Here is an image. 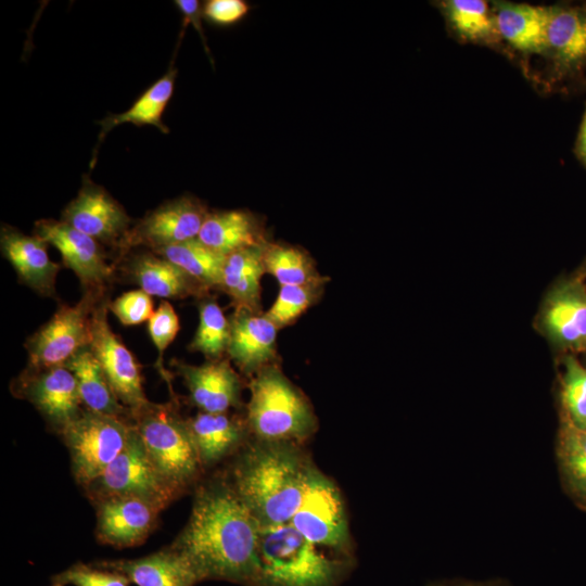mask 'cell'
Returning a JSON list of instances; mask_svg holds the SVG:
<instances>
[{
    "label": "cell",
    "instance_id": "1",
    "mask_svg": "<svg viewBox=\"0 0 586 586\" xmlns=\"http://www.w3.org/2000/svg\"><path fill=\"white\" fill-rule=\"evenodd\" d=\"M260 526L231 485L212 483L198 493L189 521L170 548L199 582L224 579L258 586Z\"/></svg>",
    "mask_w": 586,
    "mask_h": 586
},
{
    "label": "cell",
    "instance_id": "2",
    "mask_svg": "<svg viewBox=\"0 0 586 586\" xmlns=\"http://www.w3.org/2000/svg\"><path fill=\"white\" fill-rule=\"evenodd\" d=\"M313 466L296 443L257 440L235 462L231 486L260 528L288 524Z\"/></svg>",
    "mask_w": 586,
    "mask_h": 586
},
{
    "label": "cell",
    "instance_id": "3",
    "mask_svg": "<svg viewBox=\"0 0 586 586\" xmlns=\"http://www.w3.org/2000/svg\"><path fill=\"white\" fill-rule=\"evenodd\" d=\"M258 563V586H336L347 568L290 523L260 528Z\"/></svg>",
    "mask_w": 586,
    "mask_h": 586
},
{
    "label": "cell",
    "instance_id": "4",
    "mask_svg": "<svg viewBox=\"0 0 586 586\" xmlns=\"http://www.w3.org/2000/svg\"><path fill=\"white\" fill-rule=\"evenodd\" d=\"M247 428L257 440L301 443L317 426L308 399L273 364L250 383Z\"/></svg>",
    "mask_w": 586,
    "mask_h": 586
},
{
    "label": "cell",
    "instance_id": "5",
    "mask_svg": "<svg viewBox=\"0 0 586 586\" xmlns=\"http://www.w3.org/2000/svg\"><path fill=\"white\" fill-rule=\"evenodd\" d=\"M135 428L163 479L178 493L202 468L188 424L169 405L149 403L133 412Z\"/></svg>",
    "mask_w": 586,
    "mask_h": 586
},
{
    "label": "cell",
    "instance_id": "6",
    "mask_svg": "<svg viewBox=\"0 0 586 586\" xmlns=\"http://www.w3.org/2000/svg\"><path fill=\"white\" fill-rule=\"evenodd\" d=\"M104 297L105 291H84L75 305L60 304L52 317L26 340V370L64 366L79 351L89 347L91 316Z\"/></svg>",
    "mask_w": 586,
    "mask_h": 586
},
{
    "label": "cell",
    "instance_id": "7",
    "mask_svg": "<svg viewBox=\"0 0 586 586\" xmlns=\"http://www.w3.org/2000/svg\"><path fill=\"white\" fill-rule=\"evenodd\" d=\"M131 428L124 418L84 409L61 430L81 485L88 486L122 453Z\"/></svg>",
    "mask_w": 586,
    "mask_h": 586
},
{
    "label": "cell",
    "instance_id": "8",
    "mask_svg": "<svg viewBox=\"0 0 586 586\" xmlns=\"http://www.w3.org/2000/svg\"><path fill=\"white\" fill-rule=\"evenodd\" d=\"M86 487L97 500L133 496L151 501L161 509L179 494L152 463L133 424L122 453Z\"/></svg>",
    "mask_w": 586,
    "mask_h": 586
},
{
    "label": "cell",
    "instance_id": "9",
    "mask_svg": "<svg viewBox=\"0 0 586 586\" xmlns=\"http://www.w3.org/2000/svg\"><path fill=\"white\" fill-rule=\"evenodd\" d=\"M208 213L206 205L193 195L164 202L132 224L115 249L116 260H122L136 247L153 252L198 238Z\"/></svg>",
    "mask_w": 586,
    "mask_h": 586
},
{
    "label": "cell",
    "instance_id": "10",
    "mask_svg": "<svg viewBox=\"0 0 586 586\" xmlns=\"http://www.w3.org/2000/svg\"><path fill=\"white\" fill-rule=\"evenodd\" d=\"M290 524L317 546L340 551L349 547L344 500L333 481L311 467L298 509Z\"/></svg>",
    "mask_w": 586,
    "mask_h": 586
},
{
    "label": "cell",
    "instance_id": "11",
    "mask_svg": "<svg viewBox=\"0 0 586 586\" xmlns=\"http://www.w3.org/2000/svg\"><path fill=\"white\" fill-rule=\"evenodd\" d=\"M109 300L104 297L91 316L90 349L98 359L117 399L130 415L146 406L140 365L113 332L107 320Z\"/></svg>",
    "mask_w": 586,
    "mask_h": 586
},
{
    "label": "cell",
    "instance_id": "12",
    "mask_svg": "<svg viewBox=\"0 0 586 586\" xmlns=\"http://www.w3.org/2000/svg\"><path fill=\"white\" fill-rule=\"evenodd\" d=\"M61 254L65 267L79 279L84 291H106L114 266L106 262L102 244L63 220L40 219L34 233Z\"/></svg>",
    "mask_w": 586,
    "mask_h": 586
},
{
    "label": "cell",
    "instance_id": "13",
    "mask_svg": "<svg viewBox=\"0 0 586 586\" xmlns=\"http://www.w3.org/2000/svg\"><path fill=\"white\" fill-rule=\"evenodd\" d=\"M61 220L114 250L132 226L123 205L88 176L63 209Z\"/></svg>",
    "mask_w": 586,
    "mask_h": 586
},
{
    "label": "cell",
    "instance_id": "14",
    "mask_svg": "<svg viewBox=\"0 0 586 586\" xmlns=\"http://www.w3.org/2000/svg\"><path fill=\"white\" fill-rule=\"evenodd\" d=\"M21 390L60 431L82 411L77 380L65 366L37 371L25 370L21 379Z\"/></svg>",
    "mask_w": 586,
    "mask_h": 586
},
{
    "label": "cell",
    "instance_id": "15",
    "mask_svg": "<svg viewBox=\"0 0 586 586\" xmlns=\"http://www.w3.org/2000/svg\"><path fill=\"white\" fill-rule=\"evenodd\" d=\"M97 504L98 538L115 547L142 543L154 528L162 510L151 501L133 496L107 497Z\"/></svg>",
    "mask_w": 586,
    "mask_h": 586
},
{
    "label": "cell",
    "instance_id": "16",
    "mask_svg": "<svg viewBox=\"0 0 586 586\" xmlns=\"http://www.w3.org/2000/svg\"><path fill=\"white\" fill-rule=\"evenodd\" d=\"M47 246L48 243L35 234H25L5 224L1 226V253L15 270L20 282L39 295L55 297L60 265L50 259Z\"/></svg>",
    "mask_w": 586,
    "mask_h": 586
},
{
    "label": "cell",
    "instance_id": "17",
    "mask_svg": "<svg viewBox=\"0 0 586 586\" xmlns=\"http://www.w3.org/2000/svg\"><path fill=\"white\" fill-rule=\"evenodd\" d=\"M227 355L246 374L272 365L277 355L278 327L260 311L235 309L229 318Z\"/></svg>",
    "mask_w": 586,
    "mask_h": 586
},
{
    "label": "cell",
    "instance_id": "18",
    "mask_svg": "<svg viewBox=\"0 0 586 586\" xmlns=\"http://www.w3.org/2000/svg\"><path fill=\"white\" fill-rule=\"evenodd\" d=\"M193 404L202 412L225 413L241 404L242 383L227 359L208 360L200 366L174 360Z\"/></svg>",
    "mask_w": 586,
    "mask_h": 586
},
{
    "label": "cell",
    "instance_id": "19",
    "mask_svg": "<svg viewBox=\"0 0 586 586\" xmlns=\"http://www.w3.org/2000/svg\"><path fill=\"white\" fill-rule=\"evenodd\" d=\"M542 321L555 344L571 352L585 351V284L579 280H570L557 285L546 300Z\"/></svg>",
    "mask_w": 586,
    "mask_h": 586
},
{
    "label": "cell",
    "instance_id": "20",
    "mask_svg": "<svg viewBox=\"0 0 586 586\" xmlns=\"http://www.w3.org/2000/svg\"><path fill=\"white\" fill-rule=\"evenodd\" d=\"M123 269L151 296L167 300L203 297L208 291L180 267L151 251L132 255Z\"/></svg>",
    "mask_w": 586,
    "mask_h": 586
},
{
    "label": "cell",
    "instance_id": "21",
    "mask_svg": "<svg viewBox=\"0 0 586 586\" xmlns=\"http://www.w3.org/2000/svg\"><path fill=\"white\" fill-rule=\"evenodd\" d=\"M198 239L225 256L240 249L268 242L263 222L245 209L209 212Z\"/></svg>",
    "mask_w": 586,
    "mask_h": 586
},
{
    "label": "cell",
    "instance_id": "22",
    "mask_svg": "<svg viewBox=\"0 0 586 586\" xmlns=\"http://www.w3.org/2000/svg\"><path fill=\"white\" fill-rule=\"evenodd\" d=\"M95 565L118 572L137 586H193L199 582L187 561L170 547L139 559Z\"/></svg>",
    "mask_w": 586,
    "mask_h": 586
},
{
    "label": "cell",
    "instance_id": "23",
    "mask_svg": "<svg viewBox=\"0 0 586 586\" xmlns=\"http://www.w3.org/2000/svg\"><path fill=\"white\" fill-rule=\"evenodd\" d=\"M177 73L173 60L167 72L151 85L127 111L119 114H109L99 122L101 130L93 150L90 168L97 162L98 150L104 137L122 124L130 123L139 127L148 125L157 128L163 133L169 132V128L163 123L162 117L173 97Z\"/></svg>",
    "mask_w": 586,
    "mask_h": 586
},
{
    "label": "cell",
    "instance_id": "24",
    "mask_svg": "<svg viewBox=\"0 0 586 586\" xmlns=\"http://www.w3.org/2000/svg\"><path fill=\"white\" fill-rule=\"evenodd\" d=\"M265 244L240 249L226 256L220 289L229 295L235 309H260Z\"/></svg>",
    "mask_w": 586,
    "mask_h": 586
},
{
    "label": "cell",
    "instance_id": "25",
    "mask_svg": "<svg viewBox=\"0 0 586 586\" xmlns=\"http://www.w3.org/2000/svg\"><path fill=\"white\" fill-rule=\"evenodd\" d=\"M188 424L202 467L211 466L235 449L244 438L243 422L225 413L200 412Z\"/></svg>",
    "mask_w": 586,
    "mask_h": 586
},
{
    "label": "cell",
    "instance_id": "26",
    "mask_svg": "<svg viewBox=\"0 0 586 586\" xmlns=\"http://www.w3.org/2000/svg\"><path fill=\"white\" fill-rule=\"evenodd\" d=\"M551 9L531 4H501L496 13L497 31L514 48L539 52L547 48Z\"/></svg>",
    "mask_w": 586,
    "mask_h": 586
},
{
    "label": "cell",
    "instance_id": "27",
    "mask_svg": "<svg viewBox=\"0 0 586 586\" xmlns=\"http://www.w3.org/2000/svg\"><path fill=\"white\" fill-rule=\"evenodd\" d=\"M75 375L87 410L124 418L129 410L117 399L90 347L74 355L65 365Z\"/></svg>",
    "mask_w": 586,
    "mask_h": 586
},
{
    "label": "cell",
    "instance_id": "28",
    "mask_svg": "<svg viewBox=\"0 0 586 586\" xmlns=\"http://www.w3.org/2000/svg\"><path fill=\"white\" fill-rule=\"evenodd\" d=\"M556 457L563 489L586 511V430L561 418Z\"/></svg>",
    "mask_w": 586,
    "mask_h": 586
},
{
    "label": "cell",
    "instance_id": "29",
    "mask_svg": "<svg viewBox=\"0 0 586 586\" xmlns=\"http://www.w3.org/2000/svg\"><path fill=\"white\" fill-rule=\"evenodd\" d=\"M547 48L564 66L586 61V12L576 9H551L547 27Z\"/></svg>",
    "mask_w": 586,
    "mask_h": 586
},
{
    "label": "cell",
    "instance_id": "30",
    "mask_svg": "<svg viewBox=\"0 0 586 586\" xmlns=\"http://www.w3.org/2000/svg\"><path fill=\"white\" fill-rule=\"evenodd\" d=\"M153 253L180 267L207 290L221 285L226 256L209 249L198 238Z\"/></svg>",
    "mask_w": 586,
    "mask_h": 586
},
{
    "label": "cell",
    "instance_id": "31",
    "mask_svg": "<svg viewBox=\"0 0 586 586\" xmlns=\"http://www.w3.org/2000/svg\"><path fill=\"white\" fill-rule=\"evenodd\" d=\"M265 271L276 278L280 286L327 282L313 259L301 247L267 242L264 247Z\"/></svg>",
    "mask_w": 586,
    "mask_h": 586
},
{
    "label": "cell",
    "instance_id": "32",
    "mask_svg": "<svg viewBox=\"0 0 586 586\" xmlns=\"http://www.w3.org/2000/svg\"><path fill=\"white\" fill-rule=\"evenodd\" d=\"M230 321L213 298H203L199 305V326L189 349L200 352L208 360L221 359L227 354Z\"/></svg>",
    "mask_w": 586,
    "mask_h": 586
},
{
    "label": "cell",
    "instance_id": "33",
    "mask_svg": "<svg viewBox=\"0 0 586 586\" xmlns=\"http://www.w3.org/2000/svg\"><path fill=\"white\" fill-rule=\"evenodd\" d=\"M560 405L561 418L586 430V367L573 356L563 359Z\"/></svg>",
    "mask_w": 586,
    "mask_h": 586
},
{
    "label": "cell",
    "instance_id": "34",
    "mask_svg": "<svg viewBox=\"0 0 586 586\" xmlns=\"http://www.w3.org/2000/svg\"><path fill=\"white\" fill-rule=\"evenodd\" d=\"M455 29L468 39H484L497 31L495 17L482 0H451L445 4Z\"/></svg>",
    "mask_w": 586,
    "mask_h": 586
},
{
    "label": "cell",
    "instance_id": "35",
    "mask_svg": "<svg viewBox=\"0 0 586 586\" xmlns=\"http://www.w3.org/2000/svg\"><path fill=\"white\" fill-rule=\"evenodd\" d=\"M324 283L280 286L276 301L265 315L278 328L290 324L318 300Z\"/></svg>",
    "mask_w": 586,
    "mask_h": 586
},
{
    "label": "cell",
    "instance_id": "36",
    "mask_svg": "<svg viewBox=\"0 0 586 586\" xmlns=\"http://www.w3.org/2000/svg\"><path fill=\"white\" fill-rule=\"evenodd\" d=\"M109 310L126 327L148 322L154 313L151 295L141 289L123 293L109 303Z\"/></svg>",
    "mask_w": 586,
    "mask_h": 586
},
{
    "label": "cell",
    "instance_id": "37",
    "mask_svg": "<svg viewBox=\"0 0 586 586\" xmlns=\"http://www.w3.org/2000/svg\"><path fill=\"white\" fill-rule=\"evenodd\" d=\"M54 583L74 586H128L129 579L115 571L100 566L74 564L53 577Z\"/></svg>",
    "mask_w": 586,
    "mask_h": 586
},
{
    "label": "cell",
    "instance_id": "38",
    "mask_svg": "<svg viewBox=\"0 0 586 586\" xmlns=\"http://www.w3.org/2000/svg\"><path fill=\"white\" fill-rule=\"evenodd\" d=\"M180 330L179 317L168 301H163L148 320V333L158 353V365L165 349Z\"/></svg>",
    "mask_w": 586,
    "mask_h": 586
},
{
    "label": "cell",
    "instance_id": "39",
    "mask_svg": "<svg viewBox=\"0 0 586 586\" xmlns=\"http://www.w3.org/2000/svg\"><path fill=\"white\" fill-rule=\"evenodd\" d=\"M250 12L244 0H208L203 4V15L209 22L227 26L240 22Z\"/></svg>",
    "mask_w": 586,
    "mask_h": 586
},
{
    "label": "cell",
    "instance_id": "40",
    "mask_svg": "<svg viewBox=\"0 0 586 586\" xmlns=\"http://www.w3.org/2000/svg\"><path fill=\"white\" fill-rule=\"evenodd\" d=\"M175 4L180 10L183 16L182 28H184L189 24H191L195 28L205 47L208 59L212 63H214L202 27V18L204 17L203 5L198 0H177L175 1Z\"/></svg>",
    "mask_w": 586,
    "mask_h": 586
},
{
    "label": "cell",
    "instance_id": "41",
    "mask_svg": "<svg viewBox=\"0 0 586 586\" xmlns=\"http://www.w3.org/2000/svg\"><path fill=\"white\" fill-rule=\"evenodd\" d=\"M428 586H502V584L496 583V582L475 583V582H468V581H449V582L431 583Z\"/></svg>",
    "mask_w": 586,
    "mask_h": 586
},
{
    "label": "cell",
    "instance_id": "42",
    "mask_svg": "<svg viewBox=\"0 0 586 586\" xmlns=\"http://www.w3.org/2000/svg\"><path fill=\"white\" fill-rule=\"evenodd\" d=\"M577 154L579 158L586 164V113L581 126V131L577 140Z\"/></svg>",
    "mask_w": 586,
    "mask_h": 586
},
{
    "label": "cell",
    "instance_id": "43",
    "mask_svg": "<svg viewBox=\"0 0 586 586\" xmlns=\"http://www.w3.org/2000/svg\"><path fill=\"white\" fill-rule=\"evenodd\" d=\"M52 586H63V585L59 583H54Z\"/></svg>",
    "mask_w": 586,
    "mask_h": 586
}]
</instances>
